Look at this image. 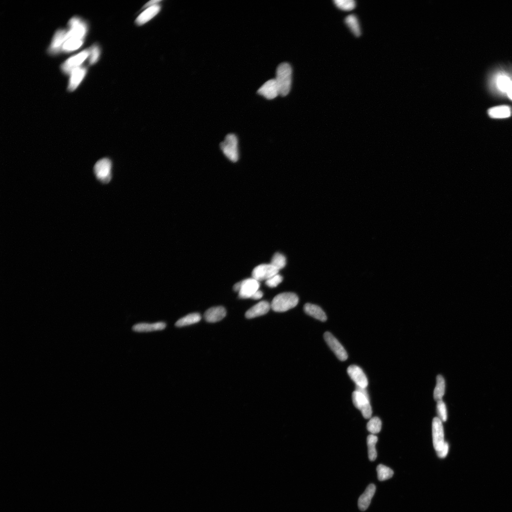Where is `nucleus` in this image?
<instances>
[{"label": "nucleus", "mask_w": 512, "mask_h": 512, "mask_svg": "<svg viewBox=\"0 0 512 512\" xmlns=\"http://www.w3.org/2000/svg\"><path fill=\"white\" fill-rule=\"evenodd\" d=\"M165 86L166 75L162 73L146 74L140 79L121 121L124 133L136 136L152 126L164 102Z\"/></svg>", "instance_id": "obj_4"}, {"label": "nucleus", "mask_w": 512, "mask_h": 512, "mask_svg": "<svg viewBox=\"0 0 512 512\" xmlns=\"http://www.w3.org/2000/svg\"><path fill=\"white\" fill-rule=\"evenodd\" d=\"M216 182V169L204 165L179 179L172 202L170 226L174 229L187 227L207 202Z\"/></svg>", "instance_id": "obj_3"}, {"label": "nucleus", "mask_w": 512, "mask_h": 512, "mask_svg": "<svg viewBox=\"0 0 512 512\" xmlns=\"http://www.w3.org/2000/svg\"><path fill=\"white\" fill-rule=\"evenodd\" d=\"M401 25V16L388 11L373 17L344 42L339 56L344 62L355 63L386 43Z\"/></svg>", "instance_id": "obj_5"}, {"label": "nucleus", "mask_w": 512, "mask_h": 512, "mask_svg": "<svg viewBox=\"0 0 512 512\" xmlns=\"http://www.w3.org/2000/svg\"><path fill=\"white\" fill-rule=\"evenodd\" d=\"M280 407L270 395L255 396L243 403L235 418L240 443L252 456L271 458L279 446Z\"/></svg>", "instance_id": "obj_1"}, {"label": "nucleus", "mask_w": 512, "mask_h": 512, "mask_svg": "<svg viewBox=\"0 0 512 512\" xmlns=\"http://www.w3.org/2000/svg\"><path fill=\"white\" fill-rule=\"evenodd\" d=\"M226 137L223 140L222 156L224 162H233L245 153L251 137V124L245 113L235 112L224 120Z\"/></svg>", "instance_id": "obj_6"}, {"label": "nucleus", "mask_w": 512, "mask_h": 512, "mask_svg": "<svg viewBox=\"0 0 512 512\" xmlns=\"http://www.w3.org/2000/svg\"><path fill=\"white\" fill-rule=\"evenodd\" d=\"M226 137V124L224 120L215 123L194 136L183 139L163 155L155 160L152 165L153 175L165 185H176L188 172L201 168L202 163L223 142Z\"/></svg>", "instance_id": "obj_2"}, {"label": "nucleus", "mask_w": 512, "mask_h": 512, "mask_svg": "<svg viewBox=\"0 0 512 512\" xmlns=\"http://www.w3.org/2000/svg\"><path fill=\"white\" fill-rule=\"evenodd\" d=\"M400 4H402V2H395V0H388V2H376L368 6L366 11L361 15V18L382 15L384 12H388L387 10L393 9L395 6H399Z\"/></svg>", "instance_id": "obj_7"}]
</instances>
